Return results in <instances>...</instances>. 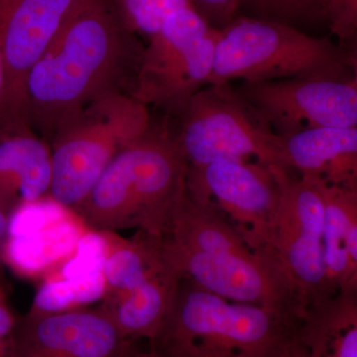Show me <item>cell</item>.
Returning a JSON list of instances; mask_svg holds the SVG:
<instances>
[{
	"label": "cell",
	"instance_id": "6da1fadb",
	"mask_svg": "<svg viewBox=\"0 0 357 357\" xmlns=\"http://www.w3.org/2000/svg\"><path fill=\"white\" fill-rule=\"evenodd\" d=\"M142 52L110 0H79L28 75L31 126L52 138L102 96L130 93Z\"/></svg>",
	"mask_w": 357,
	"mask_h": 357
},
{
	"label": "cell",
	"instance_id": "7a4b0ae2",
	"mask_svg": "<svg viewBox=\"0 0 357 357\" xmlns=\"http://www.w3.org/2000/svg\"><path fill=\"white\" fill-rule=\"evenodd\" d=\"M160 245L181 278L222 299L265 307L297 323L306 312V300L273 256L251 248L220 213L187 192Z\"/></svg>",
	"mask_w": 357,
	"mask_h": 357
},
{
	"label": "cell",
	"instance_id": "3957f363",
	"mask_svg": "<svg viewBox=\"0 0 357 357\" xmlns=\"http://www.w3.org/2000/svg\"><path fill=\"white\" fill-rule=\"evenodd\" d=\"M187 171L176 136L152 126L114 157L74 211L91 229L162 238L187 192Z\"/></svg>",
	"mask_w": 357,
	"mask_h": 357
},
{
	"label": "cell",
	"instance_id": "277c9868",
	"mask_svg": "<svg viewBox=\"0 0 357 357\" xmlns=\"http://www.w3.org/2000/svg\"><path fill=\"white\" fill-rule=\"evenodd\" d=\"M298 326L278 312L222 299L182 279L148 349L159 357H276Z\"/></svg>",
	"mask_w": 357,
	"mask_h": 357
},
{
	"label": "cell",
	"instance_id": "5b68a950",
	"mask_svg": "<svg viewBox=\"0 0 357 357\" xmlns=\"http://www.w3.org/2000/svg\"><path fill=\"white\" fill-rule=\"evenodd\" d=\"M356 77V56L328 38L293 26L236 17L218 30L215 60L208 84L241 81Z\"/></svg>",
	"mask_w": 357,
	"mask_h": 357
},
{
	"label": "cell",
	"instance_id": "8992f818",
	"mask_svg": "<svg viewBox=\"0 0 357 357\" xmlns=\"http://www.w3.org/2000/svg\"><path fill=\"white\" fill-rule=\"evenodd\" d=\"M151 128L149 107L126 91L73 115L51 138L50 198L76 210L114 157Z\"/></svg>",
	"mask_w": 357,
	"mask_h": 357
},
{
	"label": "cell",
	"instance_id": "52a82bcc",
	"mask_svg": "<svg viewBox=\"0 0 357 357\" xmlns=\"http://www.w3.org/2000/svg\"><path fill=\"white\" fill-rule=\"evenodd\" d=\"M217 35L194 7L171 14L143 48L129 93L148 107L181 116L208 84Z\"/></svg>",
	"mask_w": 357,
	"mask_h": 357
},
{
	"label": "cell",
	"instance_id": "ba28073f",
	"mask_svg": "<svg viewBox=\"0 0 357 357\" xmlns=\"http://www.w3.org/2000/svg\"><path fill=\"white\" fill-rule=\"evenodd\" d=\"M208 86L190 100L180 116V132L175 135L188 165L249 160L287 170L280 136L256 121L229 84Z\"/></svg>",
	"mask_w": 357,
	"mask_h": 357
},
{
	"label": "cell",
	"instance_id": "9c48e42d",
	"mask_svg": "<svg viewBox=\"0 0 357 357\" xmlns=\"http://www.w3.org/2000/svg\"><path fill=\"white\" fill-rule=\"evenodd\" d=\"M279 169L249 160L188 165L185 191L220 213L251 248L270 255L280 202Z\"/></svg>",
	"mask_w": 357,
	"mask_h": 357
},
{
	"label": "cell",
	"instance_id": "30bf717a",
	"mask_svg": "<svg viewBox=\"0 0 357 357\" xmlns=\"http://www.w3.org/2000/svg\"><path fill=\"white\" fill-rule=\"evenodd\" d=\"M234 91L256 121L275 135L357 128V77L243 81Z\"/></svg>",
	"mask_w": 357,
	"mask_h": 357
},
{
	"label": "cell",
	"instance_id": "8fae6325",
	"mask_svg": "<svg viewBox=\"0 0 357 357\" xmlns=\"http://www.w3.org/2000/svg\"><path fill=\"white\" fill-rule=\"evenodd\" d=\"M281 194L270 255L294 282L307 307L335 295L326 275L324 204L318 185L279 169Z\"/></svg>",
	"mask_w": 357,
	"mask_h": 357
},
{
	"label": "cell",
	"instance_id": "7c38bea8",
	"mask_svg": "<svg viewBox=\"0 0 357 357\" xmlns=\"http://www.w3.org/2000/svg\"><path fill=\"white\" fill-rule=\"evenodd\" d=\"M79 0H0V50L6 88V128H30L28 75Z\"/></svg>",
	"mask_w": 357,
	"mask_h": 357
},
{
	"label": "cell",
	"instance_id": "4fadbf2b",
	"mask_svg": "<svg viewBox=\"0 0 357 357\" xmlns=\"http://www.w3.org/2000/svg\"><path fill=\"white\" fill-rule=\"evenodd\" d=\"M131 344L98 309L17 319L13 357H121Z\"/></svg>",
	"mask_w": 357,
	"mask_h": 357
},
{
	"label": "cell",
	"instance_id": "5bb4252c",
	"mask_svg": "<svg viewBox=\"0 0 357 357\" xmlns=\"http://www.w3.org/2000/svg\"><path fill=\"white\" fill-rule=\"evenodd\" d=\"M280 137L289 172L312 182L357 189V128H312Z\"/></svg>",
	"mask_w": 357,
	"mask_h": 357
},
{
	"label": "cell",
	"instance_id": "9a60e30c",
	"mask_svg": "<svg viewBox=\"0 0 357 357\" xmlns=\"http://www.w3.org/2000/svg\"><path fill=\"white\" fill-rule=\"evenodd\" d=\"M51 146L31 128L6 129L0 139V203L13 213L50 198Z\"/></svg>",
	"mask_w": 357,
	"mask_h": 357
},
{
	"label": "cell",
	"instance_id": "2e32d148",
	"mask_svg": "<svg viewBox=\"0 0 357 357\" xmlns=\"http://www.w3.org/2000/svg\"><path fill=\"white\" fill-rule=\"evenodd\" d=\"M181 280L180 275L165 261L135 288L105 297L100 307L124 340L129 342L145 340L149 344L170 314Z\"/></svg>",
	"mask_w": 357,
	"mask_h": 357
},
{
	"label": "cell",
	"instance_id": "e0dca14e",
	"mask_svg": "<svg viewBox=\"0 0 357 357\" xmlns=\"http://www.w3.org/2000/svg\"><path fill=\"white\" fill-rule=\"evenodd\" d=\"M91 229L73 210L38 229L7 236L2 262L26 279H44L62 266Z\"/></svg>",
	"mask_w": 357,
	"mask_h": 357
},
{
	"label": "cell",
	"instance_id": "ac0fdd59",
	"mask_svg": "<svg viewBox=\"0 0 357 357\" xmlns=\"http://www.w3.org/2000/svg\"><path fill=\"white\" fill-rule=\"evenodd\" d=\"M314 183L323 199L328 283L335 294L357 290V189Z\"/></svg>",
	"mask_w": 357,
	"mask_h": 357
},
{
	"label": "cell",
	"instance_id": "d6986e66",
	"mask_svg": "<svg viewBox=\"0 0 357 357\" xmlns=\"http://www.w3.org/2000/svg\"><path fill=\"white\" fill-rule=\"evenodd\" d=\"M297 333L310 357H357V290L307 307Z\"/></svg>",
	"mask_w": 357,
	"mask_h": 357
},
{
	"label": "cell",
	"instance_id": "ffe728a7",
	"mask_svg": "<svg viewBox=\"0 0 357 357\" xmlns=\"http://www.w3.org/2000/svg\"><path fill=\"white\" fill-rule=\"evenodd\" d=\"M105 232L109 241L102 267L107 288L105 297L126 293L135 288L150 274L165 264L160 246L161 238L147 236L141 231L131 239L123 238L116 232Z\"/></svg>",
	"mask_w": 357,
	"mask_h": 357
},
{
	"label": "cell",
	"instance_id": "44dd1931",
	"mask_svg": "<svg viewBox=\"0 0 357 357\" xmlns=\"http://www.w3.org/2000/svg\"><path fill=\"white\" fill-rule=\"evenodd\" d=\"M102 270L73 276L44 279L33 299L28 316H47L86 309L107 295Z\"/></svg>",
	"mask_w": 357,
	"mask_h": 357
},
{
	"label": "cell",
	"instance_id": "7402d4cb",
	"mask_svg": "<svg viewBox=\"0 0 357 357\" xmlns=\"http://www.w3.org/2000/svg\"><path fill=\"white\" fill-rule=\"evenodd\" d=\"M119 20L134 35L151 37L176 11L192 6V0H110Z\"/></svg>",
	"mask_w": 357,
	"mask_h": 357
},
{
	"label": "cell",
	"instance_id": "603a6c76",
	"mask_svg": "<svg viewBox=\"0 0 357 357\" xmlns=\"http://www.w3.org/2000/svg\"><path fill=\"white\" fill-rule=\"evenodd\" d=\"M259 20L298 25L326 22L323 0H241Z\"/></svg>",
	"mask_w": 357,
	"mask_h": 357
},
{
	"label": "cell",
	"instance_id": "cb8c5ba5",
	"mask_svg": "<svg viewBox=\"0 0 357 357\" xmlns=\"http://www.w3.org/2000/svg\"><path fill=\"white\" fill-rule=\"evenodd\" d=\"M326 22L331 31L342 41L356 37L357 0H323Z\"/></svg>",
	"mask_w": 357,
	"mask_h": 357
},
{
	"label": "cell",
	"instance_id": "d4e9b609",
	"mask_svg": "<svg viewBox=\"0 0 357 357\" xmlns=\"http://www.w3.org/2000/svg\"><path fill=\"white\" fill-rule=\"evenodd\" d=\"M192 6L206 22L220 30L236 17L241 0H192Z\"/></svg>",
	"mask_w": 357,
	"mask_h": 357
},
{
	"label": "cell",
	"instance_id": "484cf974",
	"mask_svg": "<svg viewBox=\"0 0 357 357\" xmlns=\"http://www.w3.org/2000/svg\"><path fill=\"white\" fill-rule=\"evenodd\" d=\"M17 319L9 305L0 275V357H13L14 331Z\"/></svg>",
	"mask_w": 357,
	"mask_h": 357
},
{
	"label": "cell",
	"instance_id": "4316f807",
	"mask_svg": "<svg viewBox=\"0 0 357 357\" xmlns=\"http://www.w3.org/2000/svg\"><path fill=\"white\" fill-rule=\"evenodd\" d=\"M276 357H310L306 347L301 342L298 333L289 338Z\"/></svg>",
	"mask_w": 357,
	"mask_h": 357
},
{
	"label": "cell",
	"instance_id": "83f0119b",
	"mask_svg": "<svg viewBox=\"0 0 357 357\" xmlns=\"http://www.w3.org/2000/svg\"><path fill=\"white\" fill-rule=\"evenodd\" d=\"M10 213L0 203V275L2 272V252H3L4 244L6 243L7 234H8V223Z\"/></svg>",
	"mask_w": 357,
	"mask_h": 357
},
{
	"label": "cell",
	"instance_id": "f1b7e54d",
	"mask_svg": "<svg viewBox=\"0 0 357 357\" xmlns=\"http://www.w3.org/2000/svg\"><path fill=\"white\" fill-rule=\"evenodd\" d=\"M6 66H4L3 56H2L1 50H0V119H2V115H3L4 102H6Z\"/></svg>",
	"mask_w": 357,
	"mask_h": 357
},
{
	"label": "cell",
	"instance_id": "f546056e",
	"mask_svg": "<svg viewBox=\"0 0 357 357\" xmlns=\"http://www.w3.org/2000/svg\"><path fill=\"white\" fill-rule=\"evenodd\" d=\"M121 357H159L154 354L153 351H150L149 349L147 351H140L138 349L136 342L129 345L126 351L123 352V354Z\"/></svg>",
	"mask_w": 357,
	"mask_h": 357
}]
</instances>
